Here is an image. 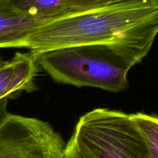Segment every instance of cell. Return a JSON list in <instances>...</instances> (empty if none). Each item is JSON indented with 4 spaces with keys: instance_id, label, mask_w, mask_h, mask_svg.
<instances>
[{
    "instance_id": "3957f363",
    "label": "cell",
    "mask_w": 158,
    "mask_h": 158,
    "mask_svg": "<svg viewBox=\"0 0 158 158\" xmlns=\"http://www.w3.org/2000/svg\"><path fill=\"white\" fill-rule=\"evenodd\" d=\"M71 138L91 158H152L131 114L97 108L82 116Z\"/></svg>"
},
{
    "instance_id": "277c9868",
    "label": "cell",
    "mask_w": 158,
    "mask_h": 158,
    "mask_svg": "<svg viewBox=\"0 0 158 158\" xmlns=\"http://www.w3.org/2000/svg\"><path fill=\"white\" fill-rule=\"evenodd\" d=\"M65 141L48 122L9 113L0 124V158H63Z\"/></svg>"
},
{
    "instance_id": "30bf717a",
    "label": "cell",
    "mask_w": 158,
    "mask_h": 158,
    "mask_svg": "<svg viewBox=\"0 0 158 158\" xmlns=\"http://www.w3.org/2000/svg\"><path fill=\"white\" fill-rule=\"evenodd\" d=\"M63 158H91L82 149L78 146L77 143L70 138L69 141L66 143L64 153H63Z\"/></svg>"
},
{
    "instance_id": "52a82bcc",
    "label": "cell",
    "mask_w": 158,
    "mask_h": 158,
    "mask_svg": "<svg viewBox=\"0 0 158 158\" xmlns=\"http://www.w3.org/2000/svg\"><path fill=\"white\" fill-rule=\"evenodd\" d=\"M152 158H158V119L143 113L131 114Z\"/></svg>"
},
{
    "instance_id": "6da1fadb",
    "label": "cell",
    "mask_w": 158,
    "mask_h": 158,
    "mask_svg": "<svg viewBox=\"0 0 158 158\" xmlns=\"http://www.w3.org/2000/svg\"><path fill=\"white\" fill-rule=\"evenodd\" d=\"M158 31V0H134L44 22L22 42L33 56L80 46L112 48L133 66L148 54Z\"/></svg>"
},
{
    "instance_id": "5b68a950",
    "label": "cell",
    "mask_w": 158,
    "mask_h": 158,
    "mask_svg": "<svg viewBox=\"0 0 158 158\" xmlns=\"http://www.w3.org/2000/svg\"><path fill=\"white\" fill-rule=\"evenodd\" d=\"M44 22L20 12L12 0H0V49L20 48L26 36Z\"/></svg>"
},
{
    "instance_id": "9c48e42d",
    "label": "cell",
    "mask_w": 158,
    "mask_h": 158,
    "mask_svg": "<svg viewBox=\"0 0 158 158\" xmlns=\"http://www.w3.org/2000/svg\"><path fill=\"white\" fill-rule=\"evenodd\" d=\"M14 63L12 59L0 60V99L10 97V88L13 77Z\"/></svg>"
},
{
    "instance_id": "ba28073f",
    "label": "cell",
    "mask_w": 158,
    "mask_h": 158,
    "mask_svg": "<svg viewBox=\"0 0 158 158\" xmlns=\"http://www.w3.org/2000/svg\"><path fill=\"white\" fill-rule=\"evenodd\" d=\"M134 0H68L69 15L87 12Z\"/></svg>"
},
{
    "instance_id": "7a4b0ae2",
    "label": "cell",
    "mask_w": 158,
    "mask_h": 158,
    "mask_svg": "<svg viewBox=\"0 0 158 158\" xmlns=\"http://www.w3.org/2000/svg\"><path fill=\"white\" fill-rule=\"evenodd\" d=\"M39 66L54 81L77 87L120 92L128 86L133 65L110 47L80 46L37 54Z\"/></svg>"
},
{
    "instance_id": "8fae6325",
    "label": "cell",
    "mask_w": 158,
    "mask_h": 158,
    "mask_svg": "<svg viewBox=\"0 0 158 158\" xmlns=\"http://www.w3.org/2000/svg\"><path fill=\"white\" fill-rule=\"evenodd\" d=\"M8 98L0 99V124L4 121L5 119L7 117L9 113L8 111Z\"/></svg>"
},
{
    "instance_id": "8992f818",
    "label": "cell",
    "mask_w": 158,
    "mask_h": 158,
    "mask_svg": "<svg viewBox=\"0 0 158 158\" xmlns=\"http://www.w3.org/2000/svg\"><path fill=\"white\" fill-rule=\"evenodd\" d=\"M12 59L14 69L9 99L15 98L23 92H34L37 89L35 78L40 71L36 59L30 52H18Z\"/></svg>"
}]
</instances>
